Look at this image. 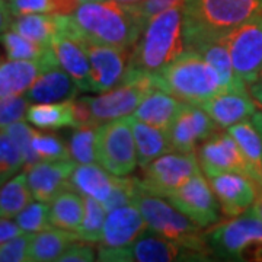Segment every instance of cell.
<instances>
[{
  "mask_svg": "<svg viewBox=\"0 0 262 262\" xmlns=\"http://www.w3.org/2000/svg\"><path fill=\"white\" fill-rule=\"evenodd\" d=\"M144 25L137 8H127L114 0L86 2L72 15H58V34L82 44L133 48Z\"/></svg>",
  "mask_w": 262,
  "mask_h": 262,
  "instance_id": "obj_1",
  "label": "cell"
},
{
  "mask_svg": "<svg viewBox=\"0 0 262 262\" xmlns=\"http://www.w3.org/2000/svg\"><path fill=\"white\" fill-rule=\"evenodd\" d=\"M184 9L185 50L225 39L234 29L262 15V0H187Z\"/></svg>",
  "mask_w": 262,
  "mask_h": 262,
  "instance_id": "obj_2",
  "label": "cell"
},
{
  "mask_svg": "<svg viewBox=\"0 0 262 262\" xmlns=\"http://www.w3.org/2000/svg\"><path fill=\"white\" fill-rule=\"evenodd\" d=\"M184 51V9L175 6L146 22L140 38L131 48L130 66L158 75Z\"/></svg>",
  "mask_w": 262,
  "mask_h": 262,
  "instance_id": "obj_3",
  "label": "cell"
},
{
  "mask_svg": "<svg viewBox=\"0 0 262 262\" xmlns=\"http://www.w3.org/2000/svg\"><path fill=\"white\" fill-rule=\"evenodd\" d=\"M156 77L160 89L194 105H201L225 91L217 70L192 50H185Z\"/></svg>",
  "mask_w": 262,
  "mask_h": 262,
  "instance_id": "obj_4",
  "label": "cell"
},
{
  "mask_svg": "<svg viewBox=\"0 0 262 262\" xmlns=\"http://www.w3.org/2000/svg\"><path fill=\"white\" fill-rule=\"evenodd\" d=\"M134 204L139 207L147 227L156 233L168 237L192 252L200 253L201 256L211 255L207 244V236L200 232L201 227L182 214L169 201L166 203L162 200V196L147 194L137 184Z\"/></svg>",
  "mask_w": 262,
  "mask_h": 262,
  "instance_id": "obj_5",
  "label": "cell"
},
{
  "mask_svg": "<svg viewBox=\"0 0 262 262\" xmlns=\"http://www.w3.org/2000/svg\"><path fill=\"white\" fill-rule=\"evenodd\" d=\"M207 236L210 252L217 259L262 261V220L246 210L229 222L214 226Z\"/></svg>",
  "mask_w": 262,
  "mask_h": 262,
  "instance_id": "obj_6",
  "label": "cell"
},
{
  "mask_svg": "<svg viewBox=\"0 0 262 262\" xmlns=\"http://www.w3.org/2000/svg\"><path fill=\"white\" fill-rule=\"evenodd\" d=\"M159 88L153 73L128 66L122 80L113 89L98 96H88L91 113L96 124L130 117L147 95Z\"/></svg>",
  "mask_w": 262,
  "mask_h": 262,
  "instance_id": "obj_7",
  "label": "cell"
},
{
  "mask_svg": "<svg viewBox=\"0 0 262 262\" xmlns=\"http://www.w3.org/2000/svg\"><path fill=\"white\" fill-rule=\"evenodd\" d=\"M98 259L108 262H172L198 261V259L204 261L206 258L147 227L128 246L124 248L102 246L98 253Z\"/></svg>",
  "mask_w": 262,
  "mask_h": 262,
  "instance_id": "obj_8",
  "label": "cell"
},
{
  "mask_svg": "<svg viewBox=\"0 0 262 262\" xmlns=\"http://www.w3.org/2000/svg\"><path fill=\"white\" fill-rule=\"evenodd\" d=\"M198 172L200 162L194 151H169L143 168V175L137 178V184L147 194L168 198Z\"/></svg>",
  "mask_w": 262,
  "mask_h": 262,
  "instance_id": "obj_9",
  "label": "cell"
},
{
  "mask_svg": "<svg viewBox=\"0 0 262 262\" xmlns=\"http://www.w3.org/2000/svg\"><path fill=\"white\" fill-rule=\"evenodd\" d=\"M98 163L115 177H128L139 165L136 140L127 117L99 124Z\"/></svg>",
  "mask_w": 262,
  "mask_h": 262,
  "instance_id": "obj_10",
  "label": "cell"
},
{
  "mask_svg": "<svg viewBox=\"0 0 262 262\" xmlns=\"http://www.w3.org/2000/svg\"><path fill=\"white\" fill-rule=\"evenodd\" d=\"M226 44L236 76L251 84L262 72V15L230 32Z\"/></svg>",
  "mask_w": 262,
  "mask_h": 262,
  "instance_id": "obj_11",
  "label": "cell"
},
{
  "mask_svg": "<svg viewBox=\"0 0 262 262\" xmlns=\"http://www.w3.org/2000/svg\"><path fill=\"white\" fill-rule=\"evenodd\" d=\"M196 226L208 227L220 220V204L210 182L200 172L166 198Z\"/></svg>",
  "mask_w": 262,
  "mask_h": 262,
  "instance_id": "obj_12",
  "label": "cell"
},
{
  "mask_svg": "<svg viewBox=\"0 0 262 262\" xmlns=\"http://www.w3.org/2000/svg\"><path fill=\"white\" fill-rule=\"evenodd\" d=\"M196 151L200 166L206 175L219 172H241L255 181L252 166L229 133L217 130L203 141L200 147H196Z\"/></svg>",
  "mask_w": 262,
  "mask_h": 262,
  "instance_id": "obj_13",
  "label": "cell"
},
{
  "mask_svg": "<svg viewBox=\"0 0 262 262\" xmlns=\"http://www.w3.org/2000/svg\"><path fill=\"white\" fill-rule=\"evenodd\" d=\"M217 130L219 125L200 105L184 102L169 127L168 136L173 150L191 153L195 151L198 143H203Z\"/></svg>",
  "mask_w": 262,
  "mask_h": 262,
  "instance_id": "obj_14",
  "label": "cell"
},
{
  "mask_svg": "<svg viewBox=\"0 0 262 262\" xmlns=\"http://www.w3.org/2000/svg\"><path fill=\"white\" fill-rule=\"evenodd\" d=\"M223 214L236 217L253 206L259 185L241 172H219L207 175Z\"/></svg>",
  "mask_w": 262,
  "mask_h": 262,
  "instance_id": "obj_15",
  "label": "cell"
},
{
  "mask_svg": "<svg viewBox=\"0 0 262 262\" xmlns=\"http://www.w3.org/2000/svg\"><path fill=\"white\" fill-rule=\"evenodd\" d=\"M91 61L92 92H106L120 83L130 66L131 48L83 42Z\"/></svg>",
  "mask_w": 262,
  "mask_h": 262,
  "instance_id": "obj_16",
  "label": "cell"
},
{
  "mask_svg": "<svg viewBox=\"0 0 262 262\" xmlns=\"http://www.w3.org/2000/svg\"><path fill=\"white\" fill-rule=\"evenodd\" d=\"M76 168L72 158L57 160H41L27 169V179L32 196L37 201L50 203L54 196L70 187V177Z\"/></svg>",
  "mask_w": 262,
  "mask_h": 262,
  "instance_id": "obj_17",
  "label": "cell"
},
{
  "mask_svg": "<svg viewBox=\"0 0 262 262\" xmlns=\"http://www.w3.org/2000/svg\"><path fill=\"white\" fill-rule=\"evenodd\" d=\"M58 64L56 53L51 50L41 60H9L0 66V99L22 95L39 76Z\"/></svg>",
  "mask_w": 262,
  "mask_h": 262,
  "instance_id": "obj_18",
  "label": "cell"
},
{
  "mask_svg": "<svg viewBox=\"0 0 262 262\" xmlns=\"http://www.w3.org/2000/svg\"><path fill=\"white\" fill-rule=\"evenodd\" d=\"M146 229L147 223L134 203L118 207L108 211L105 217L101 244L105 248H124L133 244Z\"/></svg>",
  "mask_w": 262,
  "mask_h": 262,
  "instance_id": "obj_19",
  "label": "cell"
},
{
  "mask_svg": "<svg viewBox=\"0 0 262 262\" xmlns=\"http://www.w3.org/2000/svg\"><path fill=\"white\" fill-rule=\"evenodd\" d=\"M219 128H229L237 122L249 120L256 111L255 101L248 91H223L200 105Z\"/></svg>",
  "mask_w": 262,
  "mask_h": 262,
  "instance_id": "obj_20",
  "label": "cell"
},
{
  "mask_svg": "<svg viewBox=\"0 0 262 262\" xmlns=\"http://www.w3.org/2000/svg\"><path fill=\"white\" fill-rule=\"evenodd\" d=\"M51 47L56 53L60 67L75 80L79 91L92 92L91 61L83 44L67 35L58 34L53 39Z\"/></svg>",
  "mask_w": 262,
  "mask_h": 262,
  "instance_id": "obj_21",
  "label": "cell"
},
{
  "mask_svg": "<svg viewBox=\"0 0 262 262\" xmlns=\"http://www.w3.org/2000/svg\"><path fill=\"white\" fill-rule=\"evenodd\" d=\"M79 88L75 80L60 66L44 72L27 91V96L34 103L63 102L77 96Z\"/></svg>",
  "mask_w": 262,
  "mask_h": 262,
  "instance_id": "obj_22",
  "label": "cell"
},
{
  "mask_svg": "<svg viewBox=\"0 0 262 262\" xmlns=\"http://www.w3.org/2000/svg\"><path fill=\"white\" fill-rule=\"evenodd\" d=\"M184 102L177 96L170 95L166 91L156 88L150 92L134 111L133 117L150 125L168 131L170 124L181 111Z\"/></svg>",
  "mask_w": 262,
  "mask_h": 262,
  "instance_id": "obj_23",
  "label": "cell"
},
{
  "mask_svg": "<svg viewBox=\"0 0 262 262\" xmlns=\"http://www.w3.org/2000/svg\"><path fill=\"white\" fill-rule=\"evenodd\" d=\"M117 177L98 163L77 165L70 177V188L83 196H91L105 203L115 185Z\"/></svg>",
  "mask_w": 262,
  "mask_h": 262,
  "instance_id": "obj_24",
  "label": "cell"
},
{
  "mask_svg": "<svg viewBox=\"0 0 262 262\" xmlns=\"http://www.w3.org/2000/svg\"><path fill=\"white\" fill-rule=\"evenodd\" d=\"M136 140L137 163L141 169L146 168L150 162L172 151L173 147L169 140L168 131L156 128L147 122H143L134 117H127Z\"/></svg>",
  "mask_w": 262,
  "mask_h": 262,
  "instance_id": "obj_25",
  "label": "cell"
},
{
  "mask_svg": "<svg viewBox=\"0 0 262 262\" xmlns=\"http://www.w3.org/2000/svg\"><path fill=\"white\" fill-rule=\"evenodd\" d=\"M79 241L75 232H69L56 226H51L42 232L32 234L29 244L28 258L31 262L58 261L61 253L70 245Z\"/></svg>",
  "mask_w": 262,
  "mask_h": 262,
  "instance_id": "obj_26",
  "label": "cell"
},
{
  "mask_svg": "<svg viewBox=\"0 0 262 262\" xmlns=\"http://www.w3.org/2000/svg\"><path fill=\"white\" fill-rule=\"evenodd\" d=\"M84 214V200L73 188L60 191L50 201V220L51 225L69 232H77Z\"/></svg>",
  "mask_w": 262,
  "mask_h": 262,
  "instance_id": "obj_27",
  "label": "cell"
},
{
  "mask_svg": "<svg viewBox=\"0 0 262 262\" xmlns=\"http://www.w3.org/2000/svg\"><path fill=\"white\" fill-rule=\"evenodd\" d=\"M191 50L198 53L217 70V73L220 75V79L223 82L225 91H246V83H244L234 73L230 53L226 44V38L217 39V41L201 42Z\"/></svg>",
  "mask_w": 262,
  "mask_h": 262,
  "instance_id": "obj_28",
  "label": "cell"
},
{
  "mask_svg": "<svg viewBox=\"0 0 262 262\" xmlns=\"http://www.w3.org/2000/svg\"><path fill=\"white\" fill-rule=\"evenodd\" d=\"M10 29L28 38L42 47H51L58 34V19L56 13H29L13 16Z\"/></svg>",
  "mask_w": 262,
  "mask_h": 262,
  "instance_id": "obj_29",
  "label": "cell"
},
{
  "mask_svg": "<svg viewBox=\"0 0 262 262\" xmlns=\"http://www.w3.org/2000/svg\"><path fill=\"white\" fill-rule=\"evenodd\" d=\"M227 133L239 144L246 160L252 166L256 184L262 185V133L251 120L233 124L227 128Z\"/></svg>",
  "mask_w": 262,
  "mask_h": 262,
  "instance_id": "obj_30",
  "label": "cell"
},
{
  "mask_svg": "<svg viewBox=\"0 0 262 262\" xmlns=\"http://www.w3.org/2000/svg\"><path fill=\"white\" fill-rule=\"evenodd\" d=\"M27 120L39 130H58L75 127L72 99L63 102L34 103L27 111Z\"/></svg>",
  "mask_w": 262,
  "mask_h": 262,
  "instance_id": "obj_31",
  "label": "cell"
},
{
  "mask_svg": "<svg viewBox=\"0 0 262 262\" xmlns=\"http://www.w3.org/2000/svg\"><path fill=\"white\" fill-rule=\"evenodd\" d=\"M32 198L27 172L8 179L0 185V217H16L29 203H32Z\"/></svg>",
  "mask_w": 262,
  "mask_h": 262,
  "instance_id": "obj_32",
  "label": "cell"
},
{
  "mask_svg": "<svg viewBox=\"0 0 262 262\" xmlns=\"http://www.w3.org/2000/svg\"><path fill=\"white\" fill-rule=\"evenodd\" d=\"M98 130L99 124L77 127L69 139L70 158L77 165L98 162Z\"/></svg>",
  "mask_w": 262,
  "mask_h": 262,
  "instance_id": "obj_33",
  "label": "cell"
},
{
  "mask_svg": "<svg viewBox=\"0 0 262 262\" xmlns=\"http://www.w3.org/2000/svg\"><path fill=\"white\" fill-rule=\"evenodd\" d=\"M0 42L9 60H41L53 50V47L38 46L13 29L0 34Z\"/></svg>",
  "mask_w": 262,
  "mask_h": 262,
  "instance_id": "obj_34",
  "label": "cell"
},
{
  "mask_svg": "<svg viewBox=\"0 0 262 262\" xmlns=\"http://www.w3.org/2000/svg\"><path fill=\"white\" fill-rule=\"evenodd\" d=\"M84 200V214L80 227L77 229L76 234L79 241L89 242V244H99L102 237L103 222L106 210L102 203L91 196H83Z\"/></svg>",
  "mask_w": 262,
  "mask_h": 262,
  "instance_id": "obj_35",
  "label": "cell"
},
{
  "mask_svg": "<svg viewBox=\"0 0 262 262\" xmlns=\"http://www.w3.org/2000/svg\"><path fill=\"white\" fill-rule=\"evenodd\" d=\"M24 168V156L8 131L0 128V185Z\"/></svg>",
  "mask_w": 262,
  "mask_h": 262,
  "instance_id": "obj_36",
  "label": "cell"
},
{
  "mask_svg": "<svg viewBox=\"0 0 262 262\" xmlns=\"http://www.w3.org/2000/svg\"><path fill=\"white\" fill-rule=\"evenodd\" d=\"M16 223L22 229L24 233H38L42 232L48 227H51L50 220V206L44 201L37 203H29L18 215H16Z\"/></svg>",
  "mask_w": 262,
  "mask_h": 262,
  "instance_id": "obj_37",
  "label": "cell"
},
{
  "mask_svg": "<svg viewBox=\"0 0 262 262\" xmlns=\"http://www.w3.org/2000/svg\"><path fill=\"white\" fill-rule=\"evenodd\" d=\"M5 130L8 131L12 140L16 143V146L20 150L22 156H24V168L25 170L31 166L37 165L41 159L38 158L37 151L34 150L32 146V137H34V128H31L28 124L24 121H18L10 124L9 127H6Z\"/></svg>",
  "mask_w": 262,
  "mask_h": 262,
  "instance_id": "obj_38",
  "label": "cell"
},
{
  "mask_svg": "<svg viewBox=\"0 0 262 262\" xmlns=\"http://www.w3.org/2000/svg\"><path fill=\"white\" fill-rule=\"evenodd\" d=\"M32 146L41 160H57L70 158L66 144L54 134L42 133L34 128Z\"/></svg>",
  "mask_w": 262,
  "mask_h": 262,
  "instance_id": "obj_39",
  "label": "cell"
},
{
  "mask_svg": "<svg viewBox=\"0 0 262 262\" xmlns=\"http://www.w3.org/2000/svg\"><path fill=\"white\" fill-rule=\"evenodd\" d=\"M31 101L25 95H13L0 99V128H6L13 122L22 121L27 117Z\"/></svg>",
  "mask_w": 262,
  "mask_h": 262,
  "instance_id": "obj_40",
  "label": "cell"
},
{
  "mask_svg": "<svg viewBox=\"0 0 262 262\" xmlns=\"http://www.w3.org/2000/svg\"><path fill=\"white\" fill-rule=\"evenodd\" d=\"M137 191V178H128V177H117L115 185L110 198L103 203V207L108 211L115 210L118 207L127 206L134 203V195Z\"/></svg>",
  "mask_w": 262,
  "mask_h": 262,
  "instance_id": "obj_41",
  "label": "cell"
},
{
  "mask_svg": "<svg viewBox=\"0 0 262 262\" xmlns=\"http://www.w3.org/2000/svg\"><path fill=\"white\" fill-rule=\"evenodd\" d=\"M32 234L20 233L16 237L0 245V262H24L29 261V244Z\"/></svg>",
  "mask_w": 262,
  "mask_h": 262,
  "instance_id": "obj_42",
  "label": "cell"
},
{
  "mask_svg": "<svg viewBox=\"0 0 262 262\" xmlns=\"http://www.w3.org/2000/svg\"><path fill=\"white\" fill-rule=\"evenodd\" d=\"M13 16L29 13H53V0H9Z\"/></svg>",
  "mask_w": 262,
  "mask_h": 262,
  "instance_id": "obj_43",
  "label": "cell"
},
{
  "mask_svg": "<svg viewBox=\"0 0 262 262\" xmlns=\"http://www.w3.org/2000/svg\"><path fill=\"white\" fill-rule=\"evenodd\" d=\"M60 262H92L95 261V251L92 244L89 242H73L61 256L58 258Z\"/></svg>",
  "mask_w": 262,
  "mask_h": 262,
  "instance_id": "obj_44",
  "label": "cell"
},
{
  "mask_svg": "<svg viewBox=\"0 0 262 262\" xmlns=\"http://www.w3.org/2000/svg\"><path fill=\"white\" fill-rule=\"evenodd\" d=\"M185 2L187 0H146L141 6L137 8V12L146 24L156 13L175 8V6H184Z\"/></svg>",
  "mask_w": 262,
  "mask_h": 262,
  "instance_id": "obj_45",
  "label": "cell"
},
{
  "mask_svg": "<svg viewBox=\"0 0 262 262\" xmlns=\"http://www.w3.org/2000/svg\"><path fill=\"white\" fill-rule=\"evenodd\" d=\"M72 111H73V121H75V127L73 128L96 124L94 121L92 113H91L88 96H82V98H77V99L73 98L72 99Z\"/></svg>",
  "mask_w": 262,
  "mask_h": 262,
  "instance_id": "obj_46",
  "label": "cell"
},
{
  "mask_svg": "<svg viewBox=\"0 0 262 262\" xmlns=\"http://www.w3.org/2000/svg\"><path fill=\"white\" fill-rule=\"evenodd\" d=\"M20 233H24V232L18 226V223L12 222L8 217H0V245L6 244L8 241L16 237Z\"/></svg>",
  "mask_w": 262,
  "mask_h": 262,
  "instance_id": "obj_47",
  "label": "cell"
},
{
  "mask_svg": "<svg viewBox=\"0 0 262 262\" xmlns=\"http://www.w3.org/2000/svg\"><path fill=\"white\" fill-rule=\"evenodd\" d=\"M80 3L77 0H53V13L72 15Z\"/></svg>",
  "mask_w": 262,
  "mask_h": 262,
  "instance_id": "obj_48",
  "label": "cell"
},
{
  "mask_svg": "<svg viewBox=\"0 0 262 262\" xmlns=\"http://www.w3.org/2000/svg\"><path fill=\"white\" fill-rule=\"evenodd\" d=\"M12 18H13V15L10 10L9 2L0 0V34H3L5 31H8V28H10Z\"/></svg>",
  "mask_w": 262,
  "mask_h": 262,
  "instance_id": "obj_49",
  "label": "cell"
},
{
  "mask_svg": "<svg viewBox=\"0 0 262 262\" xmlns=\"http://www.w3.org/2000/svg\"><path fill=\"white\" fill-rule=\"evenodd\" d=\"M248 86H249V94L253 98V101L262 106V72L252 83L248 84Z\"/></svg>",
  "mask_w": 262,
  "mask_h": 262,
  "instance_id": "obj_50",
  "label": "cell"
},
{
  "mask_svg": "<svg viewBox=\"0 0 262 262\" xmlns=\"http://www.w3.org/2000/svg\"><path fill=\"white\" fill-rule=\"evenodd\" d=\"M251 211H252L253 214L256 215V217H259V219L262 220V185L259 187L258 196H256V200H255L253 206L251 207Z\"/></svg>",
  "mask_w": 262,
  "mask_h": 262,
  "instance_id": "obj_51",
  "label": "cell"
},
{
  "mask_svg": "<svg viewBox=\"0 0 262 262\" xmlns=\"http://www.w3.org/2000/svg\"><path fill=\"white\" fill-rule=\"evenodd\" d=\"M114 2L120 3L122 6H127V8H139L146 0H114Z\"/></svg>",
  "mask_w": 262,
  "mask_h": 262,
  "instance_id": "obj_52",
  "label": "cell"
},
{
  "mask_svg": "<svg viewBox=\"0 0 262 262\" xmlns=\"http://www.w3.org/2000/svg\"><path fill=\"white\" fill-rule=\"evenodd\" d=\"M79 3H86V2H101V0H77Z\"/></svg>",
  "mask_w": 262,
  "mask_h": 262,
  "instance_id": "obj_53",
  "label": "cell"
},
{
  "mask_svg": "<svg viewBox=\"0 0 262 262\" xmlns=\"http://www.w3.org/2000/svg\"><path fill=\"white\" fill-rule=\"evenodd\" d=\"M0 66H2V58H0Z\"/></svg>",
  "mask_w": 262,
  "mask_h": 262,
  "instance_id": "obj_54",
  "label": "cell"
}]
</instances>
